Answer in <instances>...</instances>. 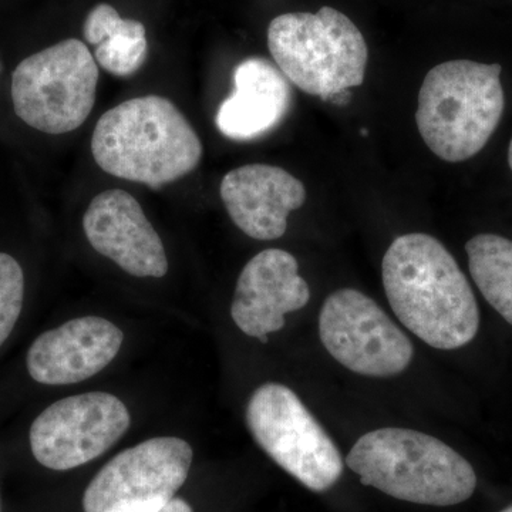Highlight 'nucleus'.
Listing matches in <instances>:
<instances>
[{"label": "nucleus", "mask_w": 512, "mask_h": 512, "mask_svg": "<svg viewBox=\"0 0 512 512\" xmlns=\"http://www.w3.org/2000/svg\"><path fill=\"white\" fill-rule=\"evenodd\" d=\"M501 512H512V505H510V507L505 508V510Z\"/></svg>", "instance_id": "5701e85b"}, {"label": "nucleus", "mask_w": 512, "mask_h": 512, "mask_svg": "<svg viewBox=\"0 0 512 512\" xmlns=\"http://www.w3.org/2000/svg\"><path fill=\"white\" fill-rule=\"evenodd\" d=\"M382 275L394 315L427 345L454 350L476 338V295L439 239L427 234L394 239L384 254Z\"/></svg>", "instance_id": "f257e3e1"}, {"label": "nucleus", "mask_w": 512, "mask_h": 512, "mask_svg": "<svg viewBox=\"0 0 512 512\" xmlns=\"http://www.w3.org/2000/svg\"><path fill=\"white\" fill-rule=\"evenodd\" d=\"M268 47L286 79L322 100L365 80L369 57L365 37L345 13L329 6L272 20Z\"/></svg>", "instance_id": "39448f33"}, {"label": "nucleus", "mask_w": 512, "mask_h": 512, "mask_svg": "<svg viewBox=\"0 0 512 512\" xmlns=\"http://www.w3.org/2000/svg\"><path fill=\"white\" fill-rule=\"evenodd\" d=\"M90 245L137 278H163L168 259L163 241L133 195L123 190L100 192L83 217Z\"/></svg>", "instance_id": "9b49d317"}, {"label": "nucleus", "mask_w": 512, "mask_h": 512, "mask_svg": "<svg viewBox=\"0 0 512 512\" xmlns=\"http://www.w3.org/2000/svg\"><path fill=\"white\" fill-rule=\"evenodd\" d=\"M346 464L363 485L407 501L450 507L477 488L473 466L446 443L407 429L370 431L356 441Z\"/></svg>", "instance_id": "7ed1b4c3"}, {"label": "nucleus", "mask_w": 512, "mask_h": 512, "mask_svg": "<svg viewBox=\"0 0 512 512\" xmlns=\"http://www.w3.org/2000/svg\"><path fill=\"white\" fill-rule=\"evenodd\" d=\"M295 256L265 249L242 269L232 299L231 316L245 335L268 342L269 333L285 326L288 313L301 311L311 299Z\"/></svg>", "instance_id": "f8f14e48"}, {"label": "nucleus", "mask_w": 512, "mask_h": 512, "mask_svg": "<svg viewBox=\"0 0 512 512\" xmlns=\"http://www.w3.org/2000/svg\"><path fill=\"white\" fill-rule=\"evenodd\" d=\"M508 164H510V168L512 171V140L510 144V150H508Z\"/></svg>", "instance_id": "4be33fe9"}, {"label": "nucleus", "mask_w": 512, "mask_h": 512, "mask_svg": "<svg viewBox=\"0 0 512 512\" xmlns=\"http://www.w3.org/2000/svg\"><path fill=\"white\" fill-rule=\"evenodd\" d=\"M500 64L451 60L421 84L416 121L427 147L448 163L476 156L504 113Z\"/></svg>", "instance_id": "20e7f679"}, {"label": "nucleus", "mask_w": 512, "mask_h": 512, "mask_svg": "<svg viewBox=\"0 0 512 512\" xmlns=\"http://www.w3.org/2000/svg\"><path fill=\"white\" fill-rule=\"evenodd\" d=\"M158 512H192V508L187 501L181 500V498H174V500L165 505L163 510Z\"/></svg>", "instance_id": "aec40b11"}, {"label": "nucleus", "mask_w": 512, "mask_h": 512, "mask_svg": "<svg viewBox=\"0 0 512 512\" xmlns=\"http://www.w3.org/2000/svg\"><path fill=\"white\" fill-rule=\"evenodd\" d=\"M350 99H352V93H350V90H345V92L333 96L329 101L338 104V106H342V104H348Z\"/></svg>", "instance_id": "412c9836"}, {"label": "nucleus", "mask_w": 512, "mask_h": 512, "mask_svg": "<svg viewBox=\"0 0 512 512\" xmlns=\"http://www.w3.org/2000/svg\"><path fill=\"white\" fill-rule=\"evenodd\" d=\"M126 404L110 393L66 397L43 410L30 427V448L43 467L73 470L110 450L130 429Z\"/></svg>", "instance_id": "9d476101"}, {"label": "nucleus", "mask_w": 512, "mask_h": 512, "mask_svg": "<svg viewBox=\"0 0 512 512\" xmlns=\"http://www.w3.org/2000/svg\"><path fill=\"white\" fill-rule=\"evenodd\" d=\"M234 83V93L217 113V127L225 137L252 140L285 119L292 103L291 86L269 60L251 57L239 63Z\"/></svg>", "instance_id": "2eb2a0df"}, {"label": "nucleus", "mask_w": 512, "mask_h": 512, "mask_svg": "<svg viewBox=\"0 0 512 512\" xmlns=\"http://www.w3.org/2000/svg\"><path fill=\"white\" fill-rule=\"evenodd\" d=\"M221 198L229 217L244 234L272 241L285 234L289 214L305 204L306 190L284 168L249 164L225 175Z\"/></svg>", "instance_id": "4468645a"}, {"label": "nucleus", "mask_w": 512, "mask_h": 512, "mask_svg": "<svg viewBox=\"0 0 512 512\" xmlns=\"http://www.w3.org/2000/svg\"><path fill=\"white\" fill-rule=\"evenodd\" d=\"M124 335L110 320L86 316L42 333L30 346L29 375L37 383L63 386L90 379L113 362Z\"/></svg>", "instance_id": "ddd939ff"}, {"label": "nucleus", "mask_w": 512, "mask_h": 512, "mask_svg": "<svg viewBox=\"0 0 512 512\" xmlns=\"http://www.w3.org/2000/svg\"><path fill=\"white\" fill-rule=\"evenodd\" d=\"M124 20L119 12L107 3H100L89 13L83 26V35L90 45L99 46L101 42L113 36L123 28Z\"/></svg>", "instance_id": "6ab92c4d"}, {"label": "nucleus", "mask_w": 512, "mask_h": 512, "mask_svg": "<svg viewBox=\"0 0 512 512\" xmlns=\"http://www.w3.org/2000/svg\"><path fill=\"white\" fill-rule=\"evenodd\" d=\"M146 28L138 20H124L123 28L96 46L94 59L106 72L128 77L146 63L148 42Z\"/></svg>", "instance_id": "f3484780"}, {"label": "nucleus", "mask_w": 512, "mask_h": 512, "mask_svg": "<svg viewBox=\"0 0 512 512\" xmlns=\"http://www.w3.org/2000/svg\"><path fill=\"white\" fill-rule=\"evenodd\" d=\"M92 153L107 174L160 190L198 167L202 144L173 101L144 96L101 116Z\"/></svg>", "instance_id": "f03ea898"}, {"label": "nucleus", "mask_w": 512, "mask_h": 512, "mask_svg": "<svg viewBox=\"0 0 512 512\" xmlns=\"http://www.w3.org/2000/svg\"><path fill=\"white\" fill-rule=\"evenodd\" d=\"M25 298V276L13 256L0 252V346L18 323Z\"/></svg>", "instance_id": "a211bd4d"}, {"label": "nucleus", "mask_w": 512, "mask_h": 512, "mask_svg": "<svg viewBox=\"0 0 512 512\" xmlns=\"http://www.w3.org/2000/svg\"><path fill=\"white\" fill-rule=\"evenodd\" d=\"M319 336L330 356L357 375H400L413 345L372 298L352 288L330 293L319 315Z\"/></svg>", "instance_id": "1a4fd4ad"}, {"label": "nucleus", "mask_w": 512, "mask_h": 512, "mask_svg": "<svg viewBox=\"0 0 512 512\" xmlns=\"http://www.w3.org/2000/svg\"><path fill=\"white\" fill-rule=\"evenodd\" d=\"M468 266L485 301L512 326V241L481 234L466 245Z\"/></svg>", "instance_id": "dca6fc26"}, {"label": "nucleus", "mask_w": 512, "mask_h": 512, "mask_svg": "<svg viewBox=\"0 0 512 512\" xmlns=\"http://www.w3.org/2000/svg\"><path fill=\"white\" fill-rule=\"evenodd\" d=\"M99 66L89 47L67 39L26 57L12 76L15 113L46 134L82 126L96 101Z\"/></svg>", "instance_id": "423d86ee"}, {"label": "nucleus", "mask_w": 512, "mask_h": 512, "mask_svg": "<svg viewBox=\"0 0 512 512\" xmlns=\"http://www.w3.org/2000/svg\"><path fill=\"white\" fill-rule=\"evenodd\" d=\"M247 424L258 446L309 490L323 493L338 483L343 474L338 447L285 384L265 383L255 390Z\"/></svg>", "instance_id": "0eeeda50"}, {"label": "nucleus", "mask_w": 512, "mask_h": 512, "mask_svg": "<svg viewBox=\"0 0 512 512\" xmlns=\"http://www.w3.org/2000/svg\"><path fill=\"white\" fill-rule=\"evenodd\" d=\"M194 451L177 437H154L121 451L90 481L84 512H158L190 474Z\"/></svg>", "instance_id": "6e6552de"}]
</instances>
